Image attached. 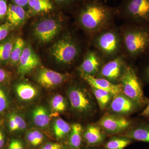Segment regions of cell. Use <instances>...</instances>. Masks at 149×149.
Listing matches in <instances>:
<instances>
[{
    "label": "cell",
    "instance_id": "cell-6",
    "mask_svg": "<svg viewBox=\"0 0 149 149\" xmlns=\"http://www.w3.org/2000/svg\"><path fill=\"white\" fill-rule=\"evenodd\" d=\"M120 83L122 85L123 94L140 107L147 104L148 100L144 96L141 79L133 65H127L120 78Z\"/></svg>",
    "mask_w": 149,
    "mask_h": 149
},
{
    "label": "cell",
    "instance_id": "cell-20",
    "mask_svg": "<svg viewBox=\"0 0 149 149\" xmlns=\"http://www.w3.org/2000/svg\"><path fill=\"white\" fill-rule=\"evenodd\" d=\"M27 6L29 12L33 15L47 13L53 9L51 0H30Z\"/></svg>",
    "mask_w": 149,
    "mask_h": 149
},
{
    "label": "cell",
    "instance_id": "cell-44",
    "mask_svg": "<svg viewBox=\"0 0 149 149\" xmlns=\"http://www.w3.org/2000/svg\"><path fill=\"white\" fill-rule=\"evenodd\" d=\"M61 149H65V148H62Z\"/></svg>",
    "mask_w": 149,
    "mask_h": 149
},
{
    "label": "cell",
    "instance_id": "cell-11",
    "mask_svg": "<svg viewBox=\"0 0 149 149\" xmlns=\"http://www.w3.org/2000/svg\"><path fill=\"white\" fill-rule=\"evenodd\" d=\"M131 121L122 116L106 114L100 119L98 124L106 135H115L125 131L131 125Z\"/></svg>",
    "mask_w": 149,
    "mask_h": 149
},
{
    "label": "cell",
    "instance_id": "cell-41",
    "mask_svg": "<svg viewBox=\"0 0 149 149\" xmlns=\"http://www.w3.org/2000/svg\"><path fill=\"white\" fill-rule=\"evenodd\" d=\"M30 0H12L13 3L22 7L27 6Z\"/></svg>",
    "mask_w": 149,
    "mask_h": 149
},
{
    "label": "cell",
    "instance_id": "cell-39",
    "mask_svg": "<svg viewBox=\"0 0 149 149\" xmlns=\"http://www.w3.org/2000/svg\"><path fill=\"white\" fill-rule=\"evenodd\" d=\"M8 78V72L4 69L0 68V83H4Z\"/></svg>",
    "mask_w": 149,
    "mask_h": 149
},
{
    "label": "cell",
    "instance_id": "cell-38",
    "mask_svg": "<svg viewBox=\"0 0 149 149\" xmlns=\"http://www.w3.org/2000/svg\"><path fill=\"white\" fill-rule=\"evenodd\" d=\"M148 57V62L143 70V78L144 80L149 83V54L146 56Z\"/></svg>",
    "mask_w": 149,
    "mask_h": 149
},
{
    "label": "cell",
    "instance_id": "cell-26",
    "mask_svg": "<svg viewBox=\"0 0 149 149\" xmlns=\"http://www.w3.org/2000/svg\"><path fill=\"white\" fill-rule=\"evenodd\" d=\"M24 47L25 43L23 39L18 38L15 40L9 60L11 64L16 65L18 64Z\"/></svg>",
    "mask_w": 149,
    "mask_h": 149
},
{
    "label": "cell",
    "instance_id": "cell-12",
    "mask_svg": "<svg viewBox=\"0 0 149 149\" xmlns=\"http://www.w3.org/2000/svg\"><path fill=\"white\" fill-rule=\"evenodd\" d=\"M70 74L60 73L45 68H42L37 74V82L45 88H54L67 81Z\"/></svg>",
    "mask_w": 149,
    "mask_h": 149
},
{
    "label": "cell",
    "instance_id": "cell-34",
    "mask_svg": "<svg viewBox=\"0 0 149 149\" xmlns=\"http://www.w3.org/2000/svg\"><path fill=\"white\" fill-rule=\"evenodd\" d=\"M15 120L18 128V131H22L25 129L26 127V122L24 119L19 115L16 113H12Z\"/></svg>",
    "mask_w": 149,
    "mask_h": 149
},
{
    "label": "cell",
    "instance_id": "cell-5",
    "mask_svg": "<svg viewBox=\"0 0 149 149\" xmlns=\"http://www.w3.org/2000/svg\"><path fill=\"white\" fill-rule=\"evenodd\" d=\"M82 53L81 45L76 39L67 32L53 46L52 54L57 61L65 65L72 64Z\"/></svg>",
    "mask_w": 149,
    "mask_h": 149
},
{
    "label": "cell",
    "instance_id": "cell-33",
    "mask_svg": "<svg viewBox=\"0 0 149 149\" xmlns=\"http://www.w3.org/2000/svg\"><path fill=\"white\" fill-rule=\"evenodd\" d=\"M6 149H24L22 142L17 139H12L10 141Z\"/></svg>",
    "mask_w": 149,
    "mask_h": 149
},
{
    "label": "cell",
    "instance_id": "cell-35",
    "mask_svg": "<svg viewBox=\"0 0 149 149\" xmlns=\"http://www.w3.org/2000/svg\"><path fill=\"white\" fill-rule=\"evenodd\" d=\"M8 5L6 0H0V20L6 17Z\"/></svg>",
    "mask_w": 149,
    "mask_h": 149
},
{
    "label": "cell",
    "instance_id": "cell-17",
    "mask_svg": "<svg viewBox=\"0 0 149 149\" xmlns=\"http://www.w3.org/2000/svg\"><path fill=\"white\" fill-rule=\"evenodd\" d=\"M123 136L133 141L149 143V123L145 121L138 124L127 130Z\"/></svg>",
    "mask_w": 149,
    "mask_h": 149
},
{
    "label": "cell",
    "instance_id": "cell-32",
    "mask_svg": "<svg viewBox=\"0 0 149 149\" xmlns=\"http://www.w3.org/2000/svg\"><path fill=\"white\" fill-rule=\"evenodd\" d=\"M8 107V101L4 92L0 89V113H2Z\"/></svg>",
    "mask_w": 149,
    "mask_h": 149
},
{
    "label": "cell",
    "instance_id": "cell-28",
    "mask_svg": "<svg viewBox=\"0 0 149 149\" xmlns=\"http://www.w3.org/2000/svg\"><path fill=\"white\" fill-rule=\"evenodd\" d=\"M26 138L32 146L37 147L41 145L45 140L42 133L38 130H32L27 133Z\"/></svg>",
    "mask_w": 149,
    "mask_h": 149
},
{
    "label": "cell",
    "instance_id": "cell-42",
    "mask_svg": "<svg viewBox=\"0 0 149 149\" xmlns=\"http://www.w3.org/2000/svg\"><path fill=\"white\" fill-rule=\"evenodd\" d=\"M146 104V107L141 113L140 115L149 119V100H148Z\"/></svg>",
    "mask_w": 149,
    "mask_h": 149
},
{
    "label": "cell",
    "instance_id": "cell-18",
    "mask_svg": "<svg viewBox=\"0 0 149 149\" xmlns=\"http://www.w3.org/2000/svg\"><path fill=\"white\" fill-rule=\"evenodd\" d=\"M27 17V13L24 8L14 3L8 5L6 17L8 22L14 27H17L22 24Z\"/></svg>",
    "mask_w": 149,
    "mask_h": 149
},
{
    "label": "cell",
    "instance_id": "cell-40",
    "mask_svg": "<svg viewBox=\"0 0 149 149\" xmlns=\"http://www.w3.org/2000/svg\"><path fill=\"white\" fill-rule=\"evenodd\" d=\"M6 136L4 132L0 128V149H3L6 144Z\"/></svg>",
    "mask_w": 149,
    "mask_h": 149
},
{
    "label": "cell",
    "instance_id": "cell-24",
    "mask_svg": "<svg viewBox=\"0 0 149 149\" xmlns=\"http://www.w3.org/2000/svg\"><path fill=\"white\" fill-rule=\"evenodd\" d=\"M54 131L56 139L63 140L69 135L71 126L61 118H58L55 121L54 124Z\"/></svg>",
    "mask_w": 149,
    "mask_h": 149
},
{
    "label": "cell",
    "instance_id": "cell-27",
    "mask_svg": "<svg viewBox=\"0 0 149 149\" xmlns=\"http://www.w3.org/2000/svg\"><path fill=\"white\" fill-rule=\"evenodd\" d=\"M91 88L100 108L101 109L104 110L111 101L112 96L113 95L106 91L93 87Z\"/></svg>",
    "mask_w": 149,
    "mask_h": 149
},
{
    "label": "cell",
    "instance_id": "cell-15",
    "mask_svg": "<svg viewBox=\"0 0 149 149\" xmlns=\"http://www.w3.org/2000/svg\"><path fill=\"white\" fill-rule=\"evenodd\" d=\"M40 64L39 57L29 46L24 47L17 64L19 74H24L31 72Z\"/></svg>",
    "mask_w": 149,
    "mask_h": 149
},
{
    "label": "cell",
    "instance_id": "cell-1",
    "mask_svg": "<svg viewBox=\"0 0 149 149\" xmlns=\"http://www.w3.org/2000/svg\"><path fill=\"white\" fill-rule=\"evenodd\" d=\"M77 13L78 24L89 40L99 32L116 25L117 7L107 4L102 0H85Z\"/></svg>",
    "mask_w": 149,
    "mask_h": 149
},
{
    "label": "cell",
    "instance_id": "cell-7",
    "mask_svg": "<svg viewBox=\"0 0 149 149\" xmlns=\"http://www.w3.org/2000/svg\"><path fill=\"white\" fill-rule=\"evenodd\" d=\"M127 58L123 54L106 62L96 77L104 78L112 83H118L128 65Z\"/></svg>",
    "mask_w": 149,
    "mask_h": 149
},
{
    "label": "cell",
    "instance_id": "cell-36",
    "mask_svg": "<svg viewBox=\"0 0 149 149\" xmlns=\"http://www.w3.org/2000/svg\"><path fill=\"white\" fill-rule=\"evenodd\" d=\"M8 125L10 131L11 132L18 131L17 125L14 118L12 113L9 116L8 118Z\"/></svg>",
    "mask_w": 149,
    "mask_h": 149
},
{
    "label": "cell",
    "instance_id": "cell-16",
    "mask_svg": "<svg viewBox=\"0 0 149 149\" xmlns=\"http://www.w3.org/2000/svg\"><path fill=\"white\" fill-rule=\"evenodd\" d=\"M83 138L87 146H99L105 141L106 134L98 125L91 124L83 132Z\"/></svg>",
    "mask_w": 149,
    "mask_h": 149
},
{
    "label": "cell",
    "instance_id": "cell-21",
    "mask_svg": "<svg viewBox=\"0 0 149 149\" xmlns=\"http://www.w3.org/2000/svg\"><path fill=\"white\" fill-rule=\"evenodd\" d=\"M134 141L123 136H112L103 144L104 149H124Z\"/></svg>",
    "mask_w": 149,
    "mask_h": 149
},
{
    "label": "cell",
    "instance_id": "cell-22",
    "mask_svg": "<svg viewBox=\"0 0 149 149\" xmlns=\"http://www.w3.org/2000/svg\"><path fill=\"white\" fill-rule=\"evenodd\" d=\"M17 95L23 101H30L35 98L38 92L37 89L28 83H20L15 88Z\"/></svg>",
    "mask_w": 149,
    "mask_h": 149
},
{
    "label": "cell",
    "instance_id": "cell-8",
    "mask_svg": "<svg viewBox=\"0 0 149 149\" xmlns=\"http://www.w3.org/2000/svg\"><path fill=\"white\" fill-rule=\"evenodd\" d=\"M62 27V24L60 20L53 18L45 19L35 25L34 35L41 42L47 43L58 35Z\"/></svg>",
    "mask_w": 149,
    "mask_h": 149
},
{
    "label": "cell",
    "instance_id": "cell-9",
    "mask_svg": "<svg viewBox=\"0 0 149 149\" xmlns=\"http://www.w3.org/2000/svg\"><path fill=\"white\" fill-rule=\"evenodd\" d=\"M105 62L98 52L91 47L84 54L78 70L80 73L96 77Z\"/></svg>",
    "mask_w": 149,
    "mask_h": 149
},
{
    "label": "cell",
    "instance_id": "cell-23",
    "mask_svg": "<svg viewBox=\"0 0 149 149\" xmlns=\"http://www.w3.org/2000/svg\"><path fill=\"white\" fill-rule=\"evenodd\" d=\"M32 117L35 125L40 128L47 127L51 120L47 110L42 106L37 107L34 109L32 112Z\"/></svg>",
    "mask_w": 149,
    "mask_h": 149
},
{
    "label": "cell",
    "instance_id": "cell-30",
    "mask_svg": "<svg viewBox=\"0 0 149 149\" xmlns=\"http://www.w3.org/2000/svg\"><path fill=\"white\" fill-rule=\"evenodd\" d=\"M58 4L66 8H71L74 6L78 7L83 3L85 0H54Z\"/></svg>",
    "mask_w": 149,
    "mask_h": 149
},
{
    "label": "cell",
    "instance_id": "cell-19",
    "mask_svg": "<svg viewBox=\"0 0 149 149\" xmlns=\"http://www.w3.org/2000/svg\"><path fill=\"white\" fill-rule=\"evenodd\" d=\"M68 136L69 149H81L83 138V128L81 125L77 123L72 124Z\"/></svg>",
    "mask_w": 149,
    "mask_h": 149
},
{
    "label": "cell",
    "instance_id": "cell-2",
    "mask_svg": "<svg viewBox=\"0 0 149 149\" xmlns=\"http://www.w3.org/2000/svg\"><path fill=\"white\" fill-rule=\"evenodd\" d=\"M123 54L128 60L136 61L149 54V25L124 23L120 26Z\"/></svg>",
    "mask_w": 149,
    "mask_h": 149
},
{
    "label": "cell",
    "instance_id": "cell-4",
    "mask_svg": "<svg viewBox=\"0 0 149 149\" xmlns=\"http://www.w3.org/2000/svg\"><path fill=\"white\" fill-rule=\"evenodd\" d=\"M117 9L125 23L149 25V0H122Z\"/></svg>",
    "mask_w": 149,
    "mask_h": 149
},
{
    "label": "cell",
    "instance_id": "cell-10",
    "mask_svg": "<svg viewBox=\"0 0 149 149\" xmlns=\"http://www.w3.org/2000/svg\"><path fill=\"white\" fill-rule=\"evenodd\" d=\"M71 107L77 111L90 112L93 110L94 104L90 94L83 88L72 87L68 92Z\"/></svg>",
    "mask_w": 149,
    "mask_h": 149
},
{
    "label": "cell",
    "instance_id": "cell-43",
    "mask_svg": "<svg viewBox=\"0 0 149 149\" xmlns=\"http://www.w3.org/2000/svg\"><path fill=\"white\" fill-rule=\"evenodd\" d=\"M98 146H87L85 147V148H82L81 149H99L98 148Z\"/></svg>",
    "mask_w": 149,
    "mask_h": 149
},
{
    "label": "cell",
    "instance_id": "cell-25",
    "mask_svg": "<svg viewBox=\"0 0 149 149\" xmlns=\"http://www.w3.org/2000/svg\"><path fill=\"white\" fill-rule=\"evenodd\" d=\"M15 41L13 36H11L0 42V62L9 60Z\"/></svg>",
    "mask_w": 149,
    "mask_h": 149
},
{
    "label": "cell",
    "instance_id": "cell-3",
    "mask_svg": "<svg viewBox=\"0 0 149 149\" xmlns=\"http://www.w3.org/2000/svg\"><path fill=\"white\" fill-rule=\"evenodd\" d=\"M105 62L123 54V43L120 26L114 25L99 32L89 40Z\"/></svg>",
    "mask_w": 149,
    "mask_h": 149
},
{
    "label": "cell",
    "instance_id": "cell-29",
    "mask_svg": "<svg viewBox=\"0 0 149 149\" xmlns=\"http://www.w3.org/2000/svg\"><path fill=\"white\" fill-rule=\"evenodd\" d=\"M51 106L53 110L62 112L66 109V104L63 96L58 95L55 96L51 100Z\"/></svg>",
    "mask_w": 149,
    "mask_h": 149
},
{
    "label": "cell",
    "instance_id": "cell-37",
    "mask_svg": "<svg viewBox=\"0 0 149 149\" xmlns=\"http://www.w3.org/2000/svg\"><path fill=\"white\" fill-rule=\"evenodd\" d=\"M63 148V146L58 143H48L44 145L40 149H61Z\"/></svg>",
    "mask_w": 149,
    "mask_h": 149
},
{
    "label": "cell",
    "instance_id": "cell-31",
    "mask_svg": "<svg viewBox=\"0 0 149 149\" xmlns=\"http://www.w3.org/2000/svg\"><path fill=\"white\" fill-rule=\"evenodd\" d=\"M13 27L8 22L0 25V42L5 40L7 37Z\"/></svg>",
    "mask_w": 149,
    "mask_h": 149
},
{
    "label": "cell",
    "instance_id": "cell-13",
    "mask_svg": "<svg viewBox=\"0 0 149 149\" xmlns=\"http://www.w3.org/2000/svg\"><path fill=\"white\" fill-rule=\"evenodd\" d=\"M110 105L111 111L117 114H128L138 110L140 107L122 93L113 96Z\"/></svg>",
    "mask_w": 149,
    "mask_h": 149
},
{
    "label": "cell",
    "instance_id": "cell-14",
    "mask_svg": "<svg viewBox=\"0 0 149 149\" xmlns=\"http://www.w3.org/2000/svg\"><path fill=\"white\" fill-rule=\"evenodd\" d=\"M80 76L91 87L104 90L114 96L123 93L120 83H114L104 79L80 73Z\"/></svg>",
    "mask_w": 149,
    "mask_h": 149
}]
</instances>
